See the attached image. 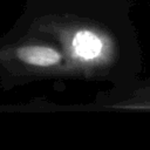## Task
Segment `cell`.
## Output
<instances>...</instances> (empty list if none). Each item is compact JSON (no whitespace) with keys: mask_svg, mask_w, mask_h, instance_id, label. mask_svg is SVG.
<instances>
[{"mask_svg":"<svg viewBox=\"0 0 150 150\" xmlns=\"http://www.w3.org/2000/svg\"><path fill=\"white\" fill-rule=\"evenodd\" d=\"M73 46L76 54L83 59H94L102 49L101 40L89 30H80L73 40Z\"/></svg>","mask_w":150,"mask_h":150,"instance_id":"7a4b0ae2","label":"cell"},{"mask_svg":"<svg viewBox=\"0 0 150 150\" xmlns=\"http://www.w3.org/2000/svg\"><path fill=\"white\" fill-rule=\"evenodd\" d=\"M16 55L22 62L38 67L56 64L61 59V55L55 49L46 46H25L18 49Z\"/></svg>","mask_w":150,"mask_h":150,"instance_id":"6da1fadb","label":"cell"}]
</instances>
